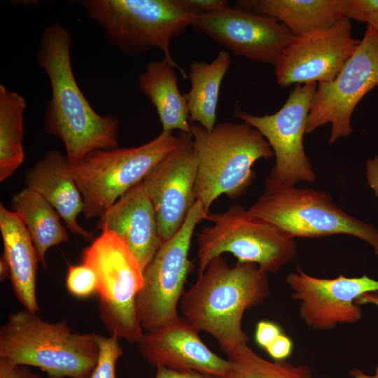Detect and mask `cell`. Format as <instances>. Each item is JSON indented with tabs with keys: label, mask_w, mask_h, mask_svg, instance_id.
<instances>
[{
	"label": "cell",
	"mask_w": 378,
	"mask_h": 378,
	"mask_svg": "<svg viewBox=\"0 0 378 378\" xmlns=\"http://www.w3.org/2000/svg\"><path fill=\"white\" fill-rule=\"evenodd\" d=\"M71 46L70 32L55 22L42 32L36 61L51 88L45 109L46 131L63 143L74 164L95 150L118 148L119 120L111 114L97 113L84 96L74 74Z\"/></svg>",
	"instance_id": "cell-1"
},
{
	"label": "cell",
	"mask_w": 378,
	"mask_h": 378,
	"mask_svg": "<svg viewBox=\"0 0 378 378\" xmlns=\"http://www.w3.org/2000/svg\"><path fill=\"white\" fill-rule=\"evenodd\" d=\"M267 274L255 263L230 266L223 255L215 257L184 291L180 301L183 318L214 337L224 352L247 343L243 315L269 297Z\"/></svg>",
	"instance_id": "cell-2"
},
{
	"label": "cell",
	"mask_w": 378,
	"mask_h": 378,
	"mask_svg": "<svg viewBox=\"0 0 378 378\" xmlns=\"http://www.w3.org/2000/svg\"><path fill=\"white\" fill-rule=\"evenodd\" d=\"M191 135L197 162L194 192L206 213L221 195H245L255 176L254 163L274 156L265 137L246 122H223L212 130L191 123Z\"/></svg>",
	"instance_id": "cell-3"
},
{
	"label": "cell",
	"mask_w": 378,
	"mask_h": 378,
	"mask_svg": "<svg viewBox=\"0 0 378 378\" xmlns=\"http://www.w3.org/2000/svg\"><path fill=\"white\" fill-rule=\"evenodd\" d=\"M98 353L95 333L73 332L66 320L48 322L26 309L10 314L0 330V358L49 378H89Z\"/></svg>",
	"instance_id": "cell-4"
},
{
	"label": "cell",
	"mask_w": 378,
	"mask_h": 378,
	"mask_svg": "<svg viewBox=\"0 0 378 378\" xmlns=\"http://www.w3.org/2000/svg\"><path fill=\"white\" fill-rule=\"evenodd\" d=\"M87 15L102 29L107 41L126 55L159 48L164 59L188 76L173 59L172 39L191 27L198 13L185 0H80Z\"/></svg>",
	"instance_id": "cell-5"
},
{
	"label": "cell",
	"mask_w": 378,
	"mask_h": 378,
	"mask_svg": "<svg viewBox=\"0 0 378 378\" xmlns=\"http://www.w3.org/2000/svg\"><path fill=\"white\" fill-rule=\"evenodd\" d=\"M248 211L291 238L350 235L378 255L377 227L348 214L325 191L284 185L267 176L262 193Z\"/></svg>",
	"instance_id": "cell-6"
},
{
	"label": "cell",
	"mask_w": 378,
	"mask_h": 378,
	"mask_svg": "<svg viewBox=\"0 0 378 378\" xmlns=\"http://www.w3.org/2000/svg\"><path fill=\"white\" fill-rule=\"evenodd\" d=\"M172 132L136 147L97 150L76 163L71 174L88 219L101 217L121 196L141 183L177 145Z\"/></svg>",
	"instance_id": "cell-7"
},
{
	"label": "cell",
	"mask_w": 378,
	"mask_h": 378,
	"mask_svg": "<svg viewBox=\"0 0 378 378\" xmlns=\"http://www.w3.org/2000/svg\"><path fill=\"white\" fill-rule=\"evenodd\" d=\"M206 220L212 225L204 227L197 238L198 274L224 253L232 254L237 262L255 263L273 274L297 255L293 238L253 216L241 204H233L219 213L209 212Z\"/></svg>",
	"instance_id": "cell-8"
},
{
	"label": "cell",
	"mask_w": 378,
	"mask_h": 378,
	"mask_svg": "<svg viewBox=\"0 0 378 378\" xmlns=\"http://www.w3.org/2000/svg\"><path fill=\"white\" fill-rule=\"evenodd\" d=\"M81 260L97 276L99 316L110 335L137 343L144 332L136 304L144 274L127 245L115 232L103 230L83 249Z\"/></svg>",
	"instance_id": "cell-9"
},
{
	"label": "cell",
	"mask_w": 378,
	"mask_h": 378,
	"mask_svg": "<svg viewBox=\"0 0 378 378\" xmlns=\"http://www.w3.org/2000/svg\"><path fill=\"white\" fill-rule=\"evenodd\" d=\"M207 214L196 200L181 228L162 243L144 270V284L136 301L143 330L152 331L179 317L177 307L191 269L188 255L192 237Z\"/></svg>",
	"instance_id": "cell-10"
},
{
	"label": "cell",
	"mask_w": 378,
	"mask_h": 378,
	"mask_svg": "<svg viewBox=\"0 0 378 378\" xmlns=\"http://www.w3.org/2000/svg\"><path fill=\"white\" fill-rule=\"evenodd\" d=\"M378 85V33L368 24L356 50L337 76L318 83L308 115L306 133L330 124L329 144L352 132L351 119L362 98Z\"/></svg>",
	"instance_id": "cell-11"
},
{
	"label": "cell",
	"mask_w": 378,
	"mask_h": 378,
	"mask_svg": "<svg viewBox=\"0 0 378 378\" xmlns=\"http://www.w3.org/2000/svg\"><path fill=\"white\" fill-rule=\"evenodd\" d=\"M317 85H296L282 107L273 114L255 115L238 107L234 112L235 117L257 129L267 141L275 157L269 176L284 185L313 183L316 179L304 152L303 137Z\"/></svg>",
	"instance_id": "cell-12"
},
{
	"label": "cell",
	"mask_w": 378,
	"mask_h": 378,
	"mask_svg": "<svg viewBox=\"0 0 378 378\" xmlns=\"http://www.w3.org/2000/svg\"><path fill=\"white\" fill-rule=\"evenodd\" d=\"M351 27L350 19L342 18L328 27L294 37L274 65L277 83L286 88L332 81L360 42Z\"/></svg>",
	"instance_id": "cell-13"
},
{
	"label": "cell",
	"mask_w": 378,
	"mask_h": 378,
	"mask_svg": "<svg viewBox=\"0 0 378 378\" xmlns=\"http://www.w3.org/2000/svg\"><path fill=\"white\" fill-rule=\"evenodd\" d=\"M191 27L237 56L274 66L295 37L275 19L238 6L198 14Z\"/></svg>",
	"instance_id": "cell-14"
},
{
	"label": "cell",
	"mask_w": 378,
	"mask_h": 378,
	"mask_svg": "<svg viewBox=\"0 0 378 378\" xmlns=\"http://www.w3.org/2000/svg\"><path fill=\"white\" fill-rule=\"evenodd\" d=\"M292 297L299 302V314L305 324L318 330H329L338 324L360 320L362 310L356 300L366 293L378 291V280L366 274L332 279L309 275L298 267L286 277Z\"/></svg>",
	"instance_id": "cell-15"
},
{
	"label": "cell",
	"mask_w": 378,
	"mask_h": 378,
	"mask_svg": "<svg viewBox=\"0 0 378 378\" xmlns=\"http://www.w3.org/2000/svg\"><path fill=\"white\" fill-rule=\"evenodd\" d=\"M176 146L141 181L154 208L162 241L181 228L196 202L197 162L191 134L179 132Z\"/></svg>",
	"instance_id": "cell-16"
},
{
	"label": "cell",
	"mask_w": 378,
	"mask_h": 378,
	"mask_svg": "<svg viewBox=\"0 0 378 378\" xmlns=\"http://www.w3.org/2000/svg\"><path fill=\"white\" fill-rule=\"evenodd\" d=\"M200 331L184 318L152 331H144L137 342L146 362L157 367L196 370L225 378L228 360L212 351L202 340Z\"/></svg>",
	"instance_id": "cell-17"
},
{
	"label": "cell",
	"mask_w": 378,
	"mask_h": 378,
	"mask_svg": "<svg viewBox=\"0 0 378 378\" xmlns=\"http://www.w3.org/2000/svg\"><path fill=\"white\" fill-rule=\"evenodd\" d=\"M96 228L118 234L127 245L143 272L162 243L154 208L141 182L99 217Z\"/></svg>",
	"instance_id": "cell-18"
},
{
	"label": "cell",
	"mask_w": 378,
	"mask_h": 378,
	"mask_svg": "<svg viewBox=\"0 0 378 378\" xmlns=\"http://www.w3.org/2000/svg\"><path fill=\"white\" fill-rule=\"evenodd\" d=\"M25 183L27 188L42 196L55 209L73 234L87 240L94 239L93 233L78 223L84 202L66 155L57 150H49L27 171Z\"/></svg>",
	"instance_id": "cell-19"
},
{
	"label": "cell",
	"mask_w": 378,
	"mask_h": 378,
	"mask_svg": "<svg viewBox=\"0 0 378 378\" xmlns=\"http://www.w3.org/2000/svg\"><path fill=\"white\" fill-rule=\"evenodd\" d=\"M0 230L4 243L2 256L9 268L13 292L24 309L38 311L36 294L37 253L30 234L18 216L0 204Z\"/></svg>",
	"instance_id": "cell-20"
},
{
	"label": "cell",
	"mask_w": 378,
	"mask_h": 378,
	"mask_svg": "<svg viewBox=\"0 0 378 378\" xmlns=\"http://www.w3.org/2000/svg\"><path fill=\"white\" fill-rule=\"evenodd\" d=\"M237 6L275 19L295 37L344 18L343 0H240Z\"/></svg>",
	"instance_id": "cell-21"
},
{
	"label": "cell",
	"mask_w": 378,
	"mask_h": 378,
	"mask_svg": "<svg viewBox=\"0 0 378 378\" xmlns=\"http://www.w3.org/2000/svg\"><path fill=\"white\" fill-rule=\"evenodd\" d=\"M139 90L155 108L162 131L191 134L184 94L179 90L175 68L164 58L151 61L137 77Z\"/></svg>",
	"instance_id": "cell-22"
},
{
	"label": "cell",
	"mask_w": 378,
	"mask_h": 378,
	"mask_svg": "<svg viewBox=\"0 0 378 378\" xmlns=\"http://www.w3.org/2000/svg\"><path fill=\"white\" fill-rule=\"evenodd\" d=\"M230 64V55L223 50L211 63L191 62L188 75L191 88L184 94L190 123H197L207 130L214 129L220 85Z\"/></svg>",
	"instance_id": "cell-23"
},
{
	"label": "cell",
	"mask_w": 378,
	"mask_h": 378,
	"mask_svg": "<svg viewBox=\"0 0 378 378\" xmlns=\"http://www.w3.org/2000/svg\"><path fill=\"white\" fill-rule=\"evenodd\" d=\"M12 208L27 229L39 262L46 269L48 250L69 241L60 216L42 196L28 188L13 196Z\"/></svg>",
	"instance_id": "cell-24"
},
{
	"label": "cell",
	"mask_w": 378,
	"mask_h": 378,
	"mask_svg": "<svg viewBox=\"0 0 378 378\" xmlns=\"http://www.w3.org/2000/svg\"><path fill=\"white\" fill-rule=\"evenodd\" d=\"M25 99L0 85V181L9 178L24 158L23 147Z\"/></svg>",
	"instance_id": "cell-25"
},
{
	"label": "cell",
	"mask_w": 378,
	"mask_h": 378,
	"mask_svg": "<svg viewBox=\"0 0 378 378\" xmlns=\"http://www.w3.org/2000/svg\"><path fill=\"white\" fill-rule=\"evenodd\" d=\"M228 368L225 378H311L306 365L295 366L285 360L270 361L257 354L247 343L225 352Z\"/></svg>",
	"instance_id": "cell-26"
},
{
	"label": "cell",
	"mask_w": 378,
	"mask_h": 378,
	"mask_svg": "<svg viewBox=\"0 0 378 378\" xmlns=\"http://www.w3.org/2000/svg\"><path fill=\"white\" fill-rule=\"evenodd\" d=\"M99 353L96 365L89 378H117L116 364L124 354L118 338L95 333Z\"/></svg>",
	"instance_id": "cell-27"
},
{
	"label": "cell",
	"mask_w": 378,
	"mask_h": 378,
	"mask_svg": "<svg viewBox=\"0 0 378 378\" xmlns=\"http://www.w3.org/2000/svg\"><path fill=\"white\" fill-rule=\"evenodd\" d=\"M66 286L68 291L77 298L98 295L97 276L92 268L83 262L69 266Z\"/></svg>",
	"instance_id": "cell-28"
},
{
	"label": "cell",
	"mask_w": 378,
	"mask_h": 378,
	"mask_svg": "<svg viewBox=\"0 0 378 378\" xmlns=\"http://www.w3.org/2000/svg\"><path fill=\"white\" fill-rule=\"evenodd\" d=\"M378 12V0H343L344 18L368 23Z\"/></svg>",
	"instance_id": "cell-29"
},
{
	"label": "cell",
	"mask_w": 378,
	"mask_h": 378,
	"mask_svg": "<svg viewBox=\"0 0 378 378\" xmlns=\"http://www.w3.org/2000/svg\"><path fill=\"white\" fill-rule=\"evenodd\" d=\"M281 333L277 324L269 321H260L256 326L255 340L259 346L265 349Z\"/></svg>",
	"instance_id": "cell-30"
},
{
	"label": "cell",
	"mask_w": 378,
	"mask_h": 378,
	"mask_svg": "<svg viewBox=\"0 0 378 378\" xmlns=\"http://www.w3.org/2000/svg\"><path fill=\"white\" fill-rule=\"evenodd\" d=\"M265 350L274 360H285L292 353L293 342L290 337L281 333Z\"/></svg>",
	"instance_id": "cell-31"
},
{
	"label": "cell",
	"mask_w": 378,
	"mask_h": 378,
	"mask_svg": "<svg viewBox=\"0 0 378 378\" xmlns=\"http://www.w3.org/2000/svg\"><path fill=\"white\" fill-rule=\"evenodd\" d=\"M155 378H223L214 374L196 370H174L165 367H157Z\"/></svg>",
	"instance_id": "cell-32"
},
{
	"label": "cell",
	"mask_w": 378,
	"mask_h": 378,
	"mask_svg": "<svg viewBox=\"0 0 378 378\" xmlns=\"http://www.w3.org/2000/svg\"><path fill=\"white\" fill-rule=\"evenodd\" d=\"M186 4L198 14L214 13L228 6L224 0H185Z\"/></svg>",
	"instance_id": "cell-33"
},
{
	"label": "cell",
	"mask_w": 378,
	"mask_h": 378,
	"mask_svg": "<svg viewBox=\"0 0 378 378\" xmlns=\"http://www.w3.org/2000/svg\"><path fill=\"white\" fill-rule=\"evenodd\" d=\"M30 373L25 366L14 365L0 358V378H29Z\"/></svg>",
	"instance_id": "cell-34"
},
{
	"label": "cell",
	"mask_w": 378,
	"mask_h": 378,
	"mask_svg": "<svg viewBox=\"0 0 378 378\" xmlns=\"http://www.w3.org/2000/svg\"><path fill=\"white\" fill-rule=\"evenodd\" d=\"M365 167L367 182L378 199V154L368 159Z\"/></svg>",
	"instance_id": "cell-35"
},
{
	"label": "cell",
	"mask_w": 378,
	"mask_h": 378,
	"mask_svg": "<svg viewBox=\"0 0 378 378\" xmlns=\"http://www.w3.org/2000/svg\"><path fill=\"white\" fill-rule=\"evenodd\" d=\"M355 302L359 306L365 304H372L378 308V291L364 293L357 298ZM374 374L378 376V364L376 367Z\"/></svg>",
	"instance_id": "cell-36"
},
{
	"label": "cell",
	"mask_w": 378,
	"mask_h": 378,
	"mask_svg": "<svg viewBox=\"0 0 378 378\" xmlns=\"http://www.w3.org/2000/svg\"><path fill=\"white\" fill-rule=\"evenodd\" d=\"M0 275L1 279L3 281L8 277L9 278V268L6 260L2 255L0 258Z\"/></svg>",
	"instance_id": "cell-37"
},
{
	"label": "cell",
	"mask_w": 378,
	"mask_h": 378,
	"mask_svg": "<svg viewBox=\"0 0 378 378\" xmlns=\"http://www.w3.org/2000/svg\"><path fill=\"white\" fill-rule=\"evenodd\" d=\"M350 374L353 378H378L376 374L370 375L359 369L351 370Z\"/></svg>",
	"instance_id": "cell-38"
},
{
	"label": "cell",
	"mask_w": 378,
	"mask_h": 378,
	"mask_svg": "<svg viewBox=\"0 0 378 378\" xmlns=\"http://www.w3.org/2000/svg\"><path fill=\"white\" fill-rule=\"evenodd\" d=\"M368 24H370L378 33V12L371 17Z\"/></svg>",
	"instance_id": "cell-39"
},
{
	"label": "cell",
	"mask_w": 378,
	"mask_h": 378,
	"mask_svg": "<svg viewBox=\"0 0 378 378\" xmlns=\"http://www.w3.org/2000/svg\"><path fill=\"white\" fill-rule=\"evenodd\" d=\"M29 378H43V377L31 372Z\"/></svg>",
	"instance_id": "cell-40"
}]
</instances>
